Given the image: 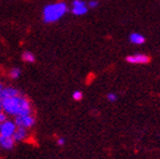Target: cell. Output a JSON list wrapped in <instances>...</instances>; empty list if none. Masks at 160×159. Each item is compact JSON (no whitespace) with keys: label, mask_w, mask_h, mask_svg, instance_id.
Instances as JSON below:
<instances>
[{"label":"cell","mask_w":160,"mask_h":159,"mask_svg":"<svg viewBox=\"0 0 160 159\" xmlns=\"http://www.w3.org/2000/svg\"><path fill=\"white\" fill-rule=\"evenodd\" d=\"M2 110L9 116H22V115H31L33 114V106L28 97L24 95H18L12 98L1 100Z\"/></svg>","instance_id":"obj_1"},{"label":"cell","mask_w":160,"mask_h":159,"mask_svg":"<svg viewBox=\"0 0 160 159\" xmlns=\"http://www.w3.org/2000/svg\"><path fill=\"white\" fill-rule=\"evenodd\" d=\"M68 12V6L67 3L64 1H58L55 3H50L47 5L43 8L42 16H43V22L47 24H51V23H56L60 18H62Z\"/></svg>","instance_id":"obj_2"},{"label":"cell","mask_w":160,"mask_h":159,"mask_svg":"<svg viewBox=\"0 0 160 159\" xmlns=\"http://www.w3.org/2000/svg\"><path fill=\"white\" fill-rule=\"evenodd\" d=\"M17 127H24V129H31L35 124V117L33 114L31 115H22V116H16L14 119Z\"/></svg>","instance_id":"obj_3"},{"label":"cell","mask_w":160,"mask_h":159,"mask_svg":"<svg viewBox=\"0 0 160 159\" xmlns=\"http://www.w3.org/2000/svg\"><path fill=\"white\" fill-rule=\"evenodd\" d=\"M16 129H17V125L15 124V122L7 119V121H5L3 123L0 124V135H3V136H12L14 133H15Z\"/></svg>","instance_id":"obj_4"},{"label":"cell","mask_w":160,"mask_h":159,"mask_svg":"<svg viewBox=\"0 0 160 159\" xmlns=\"http://www.w3.org/2000/svg\"><path fill=\"white\" fill-rule=\"evenodd\" d=\"M88 3L83 0H73L72 1V13L76 16H83L88 13Z\"/></svg>","instance_id":"obj_5"},{"label":"cell","mask_w":160,"mask_h":159,"mask_svg":"<svg viewBox=\"0 0 160 159\" xmlns=\"http://www.w3.org/2000/svg\"><path fill=\"white\" fill-rule=\"evenodd\" d=\"M126 61L129 64H135V65H142V64H148L150 61V57L144 54H135V55H129L126 57Z\"/></svg>","instance_id":"obj_6"},{"label":"cell","mask_w":160,"mask_h":159,"mask_svg":"<svg viewBox=\"0 0 160 159\" xmlns=\"http://www.w3.org/2000/svg\"><path fill=\"white\" fill-rule=\"evenodd\" d=\"M22 92L19 91L17 88L15 86H5L1 91V95H0V100H3V99L7 98H12V97H15V95H21Z\"/></svg>","instance_id":"obj_7"},{"label":"cell","mask_w":160,"mask_h":159,"mask_svg":"<svg viewBox=\"0 0 160 159\" xmlns=\"http://www.w3.org/2000/svg\"><path fill=\"white\" fill-rule=\"evenodd\" d=\"M16 141L12 136H3L0 135V148L3 150H12L15 147Z\"/></svg>","instance_id":"obj_8"},{"label":"cell","mask_w":160,"mask_h":159,"mask_svg":"<svg viewBox=\"0 0 160 159\" xmlns=\"http://www.w3.org/2000/svg\"><path fill=\"white\" fill-rule=\"evenodd\" d=\"M28 136V130L24 129V127H17L12 135V138L16 142H21V141H24L25 139Z\"/></svg>","instance_id":"obj_9"},{"label":"cell","mask_w":160,"mask_h":159,"mask_svg":"<svg viewBox=\"0 0 160 159\" xmlns=\"http://www.w3.org/2000/svg\"><path fill=\"white\" fill-rule=\"evenodd\" d=\"M128 39L129 42L133 43V44H143L145 42V38L141 33H136V32H133V33L129 34Z\"/></svg>","instance_id":"obj_10"},{"label":"cell","mask_w":160,"mask_h":159,"mask_svg":"<svg viewBox=\"0 0 160 159\" xmlns=\"http://www.w3.org/2000/svg\"><path fill=\"white\" fill-rule=\"evenodd\" d=\"M22 58H23L24 61L28 63V64H32V63L35 61V56H34L31 51H24L23 55H22Z\"/></svg>","instance_id":"obj_11"},{"label":"cell","mask_w":160,"mask_h":159,"mask_svg":"<svg viewBox=\"0 0 160 159\" xmlns=\"http://www.w3.org/2000/svg\"><path fill=\"white\" fill-rule=\"evenodd\" d=\"M21 74H22V70L19 69L18 67H12V69L9 70V76L12 77V80L18 79V77L21 76Z\"/></svg>","instance_id":"obj_12"},{"label":"cell","mask_w":160,"mask_h":159,"mask_svg":"<svg viewBox=\"0 0 160 159\" xmlns=\"http://www.w3.org/2000/svg\"><path fill=\"white\" fill-rule=\"evenodd\" d=\"M73 99H74L75 101H80V100H82V98H83V93L81 91H74L73 92Z\"/></svg>","instance_id":"obj_13"},{"label":"cell","mask_w":160,"mask_h":159,"mask_svg":"<svg viewBox=\"0 0 160 159\" xmlns=\"http://www.w3.org/2000/svg\"><path fill=\"white\" fill-rule=\"evenodd\" d=\"M117 95L116 93H114V92H109L107 95V100L109 101V102H115V101L117 100Z\"/></svg>","instance_id":"obj_14"},{"label":"cell","mask_w":160,"mask_h":159,"mask_svg":"<svg viewBox=\"0 0 160 159\" xmlns=\"http://www.w3.org/2000/svg\"><path fill=\"white\" fill-rule=\"evenodd\" d=\"M98 6H99L98 0H90L89 3H88V7H90V8H97Z\"/></svg>","instance_id":"obj_15"},{"label":"cell","mask_w":160,"mask_h":159,"mask_svg":"<svg viewBox=\"0 0 160 159\" xmlns=\"http://www.w3.org/2000/svg\"><path fill=\"white\" fill-rule=\"evenodd\" d=\"M7 116H8V115H7L3 110H1V111H0V124H1V123H3L5 121H7Z\"/></svg>","instance_id":"obj_16"},{"label":"cell","mask_w":160,"mask_h":159,"mask_svg":"<svg viewBox=\"0 0 160 159\" xmlns=\"http://www.w3.org/2000/svg\"><path fill=\"white\" fill-rule=\"evenodd\" d=\"M57 143H58V146H64V144H65V139L64 138H59L58 140H57Z\"/></svg>","instance_id":"obj_17"},{"label":"cell","mask_w":160,"mask_h":159,"mask_svg":"<svg viewBox=\"0 0 160 159\" xmlns=\"http://www.w3.org/2000/svg\"><path fill=\"white\" fill-rule=\"evenodd\" d=\"M3 88H5V86H3V84L1 82H0V95H1V91H2Z\"/></svg>","instance_id":"obj_18"},{"label":"cell","mask_w":160,"mask_h":159,"mask_svg":"<svg viewBox=\"0 0 160 159\" xmlns=\"http://www.w3.org/2000/svg\"><path fill=\"white\" fill-rule=\"evenodd\" d=\"M2 110V102H1V100H0V111Z\"/></svg>","instance_id":"obj_19"}]
</instances>
